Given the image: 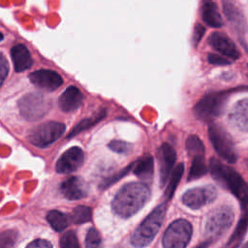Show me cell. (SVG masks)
Returning a JSON list of instances; mask_svg holds the SVG:
<instances>
[{
	"mask_svg": "<svg viewBox=\"0 0 248 248\" xmlns=\"http://www.w3.org/2000/svg\"><path fill=\"white\" fill-rule=\"evenodd\" d=\"M61 248H79L76 233L72 231L67 232L63 234L60 240Z\"/></svg>",
	"mask_w": 248,
	"mask_h": 248,
	"instance_id": "obj_31",
	"label": "cell"
},
{
	"mask_svg": "<svg viewBox=\"0 0 248 248\" xmlns=\"http://www.w3.org/2000/svg\"><path fill=\"white\" fill-rule=\"evenodd\" d=\"M92 217V210L85 205H78L74 208L71 214V220L75 224H83L89 222Z\"/></svg>",
	"mask_w": 248,
	"mask_h": 248,
	"instance_id": "obj_26",
	"label": "cell"
},
{
	"mask_svg": "<svg viewBox=\"0 0 248 248\" xmlns=\"http://www.w3.org/2000/svg\"><path fill=\"white\" fill-rule=\"evenodd\" d=\"M150 189L142 182L125 184L115 195L111 207L114 213L122 218L136 214L149 200Z\"/></svg>",
	"mask_w": 248,
	"mask_h": 248,
	"instance_id": "obj_1",
	"label": "cell"
},
{
	"mask_svg": "<svg viewBox=\"0 0 248 248\" xmlns=\"http://www.w3.org/2000/svg\"><path fill=\"white\" fill-rule=\"evenodd\" d=\"M186 149L190 157L198 154H204V145L201 139L195 135H191L186 140Z\"/></svg>",
	"mask_w": 248,
	"mask_h": 248,
	"instance_id": "obj_27",
	"label": "cell"
},
{
	"mask_svg": "<svg viewBox=\"0 0 248 248\" xmlns=\"http://www.w3.org/2000/svg\"><path fill=\"white\" fill-rule=\"evenodd\" d=\"M49 103L42 94L29 93L18 101L20 114L29 121L42 118L49 109Z\"/></svg>",
	"mask_w": 248,
	"mask_h": 248,
	"instance_id": "obj_9",
	"label": "cell"
},
{
	"mask_svg": "<svg viewBox=\"0 0 248 248\" xmlns=\"http://www.w3.org/2000/svg\"><path fill=\"white\" fill-rule=\"evenodd\" d=\"M207 60L209 63L214 64V65H229L232 63V61L230 59L226 58L225 56H223L221 54H214V53L208 54Z\"/></svg>",
	"mask_w": 248,
	"mask_h": 248,
	"instance_id": "obj_34",
	"label": "cell"
},
{
	"mask_svg": "<svg viewBox=\"0 0 248 248\" xmlns=\"http://www.w3.org/2000/svg\"><path fill=\"white\" fill-rule=\"evenodd\" d=\"M233 91L234 89H230L204 95L194 107L196 117L206 123L212 122L222 113L229 96Z\"/></svg>",
	"mask_w": 248,
	"mask_h": 248,
	"instance_id": "obj_4",
	"label": "cell"
},
{
	"mask_svg": "<svg viewBox=\"0 0 248 248\" xmlns=\"http://www.w3.org/2000/svg\"><path fill=\"white\" fill-rule=\"evenodd\" d=\"M209 170L213 178L232 192L243 206L248 205V182L244 181L235 170L224 165L215 158H211Z\"/></svg>",
	"mask_w": 248,
	"mask_h": 248,
	"instance_id": "obj_2",
	"label": "cell"
},
{
	"mask_svg": "<svg viewBox=\"0 0 248 248\" xmlns=\"http://www.w3.org/2000/svg\"><path fill=\"white\" fill-rule=\"evenodd\" d=\"M184 172V164L183 163H179L175 169L172 170L171 174H170V180L167 186V189L165 191V198L167 200L171 199L178 183L180 182V179L183 175Z\"/></svg>",
	"mask_w": 248,
	"mask_h": 248,
	"instance_id": "obj_25",
	"label": "cell"
},
{
	"mask_svg": "<svg viewBox=\"0 0 248 248\" xmlns=\"http://www.w3.org/2000/svg\"><path fill=\"white\" fill-rule=\"evenodd\" d=\"M229 120L234 128L248 132V98L237 101L229 112Z\"/></svg>",
	"mask_w": 248,
	"mask_h": 248,
	"instance_id": "obj_16",
	"label": "cell"
},
{
	"mask_svg": "<svg viewBox=\"0 0 248 248\" xmlns=\"http://www.w3.org/2000/svg\"><path fill=\"white\" fill-rule=\"evenodd\" d=\"M223 10L226 15V17L231 22V24L236 29V31L239 33H245L246 22L240 10L233 3L229 1L223 2Z\"/></svg>",
	"mask_w": 248,
	"mask_h": 248,
	"instance_id": "obj_19",
	"label": "cell"
},
{
	"mask_svg": "<svg viewBox=\"0 0 248 248\" xmlns=\"http://www.w3.org/2000/svg\"><path fill=\"white\" fill-rule=\"evenodd\" d=\"M2 39H3V34L0 33V41H2Z\"/></svg>",
	"mask_w": 248,
	"mask_h": 248,
	"instance_id": "obj_40",
	"label": "cell"
},
{
	"mask_svg": "<svg viewBox=\"0 0 248 248\" xmlns=\"http://www.w3.org/2000/svg\"><path fill=\"white\" fill-rule=\"evenodd\" d=\"M204 31H205V29L201 23H197L195 25L194 34H193V43L195 46H197L199 44V42L201 41V39L202 38V36L204 34Z\"/></svg>",
	"mask_w": 248,
	"mask_h": 248,
	"instance_id": "obj_36",
	"label": "cell"
},
{
	"mask_svg": "<svg viewBox=\"0 0 248 248\" xmlns=\"http://www.w3.org/2000/svg\"><path fill=\"white\" fill-rule=\"evenodd\" d=\"M26 248H52V245L46 239H36L29 243Z\"/></svg>",
	"mask_w": 248,
	"mask_h": 248,
	"instance_id": "obj_37",
	"label": "cell"
},
{
	"mask_svg": "<svg viewBox=\"0 0 248 248\" xmlns=\"http://www.w3.org/2000/svg\"><path fill=\"white\" fill-rule=\"evenodd\" d=\"M17 239L16 231H5L0 232V248H14Z\"/></svg>",
	"mask_w": 248,
	"mask_h": 248,
	"instance_id": "obj_29",
	"label": "cell"
},
{
	"mask_svg": "<svg viewBox=\"0 0 248 248\" xmlns=\"http://www.w3.org/2000/svg\"><path fill=\"white\" fill-rule=\"evenodd\" d=\"M216 197V188L211 185H205L186 191L182 196V202L192 209H199L212 202Z\"/></svg>",
	"mask_w": 248,
	"mask_h": 248,
	"instance_id": "obj_10",
	"label": "cell"
},
{
	"mask_svg": "<svg viewBox=\"0 0 248 248\" xmlns=\"http://www.w3.org/2000/svg\"><path fill=\"white\" fill-rule=\"evenodd\" d=\"M248 229V208H245L237 223V226L227 242L226 248H237Z\"/></svg>",
	"mask_w": 248,
	"mask_h": 248,
	"instance_id": "obj_22",
	"label": "cell"
},
{
	"mask_svg": "<svg viewBox=\"0 0 248 248\" xmlns=\"http://www.w3.org/2000/svg\"><path fill=\"white\" fill-rule=\"evenodd\" d=\"M208 43L215 50H217V52L231 61L236 60L240 57V52L234 43L224 33H212L208 39Z\"/></svg>",
	"mask_w": 248,
	"mask_h": 248,
	"instance_id": "obj_14",
	"label": "cell"
},
{
	"mask_svg": "<svg viewBox=\"0 0 248 248\" xmlns=\"http://www.w3.org/2000/svg\"><path fill=\"white\" fill-rule=\"evenodd\" d=\"M202 16L204 23L213 28L223 26V18L218 11V6L212 1H205L202 8Z\"/></svg>",
	"mask_w": 248,
	"mask_h": 248,
	"instance_id": "obj_20",
	"label": "cell"
},
{
	"mask_svg": "<svg viewBox=\"0 0 248 248\" xmlns=\"http://www.w3.org/2000/svg\"><path fill=\"white\" fill-rule=\"evenodd\" d=\"M108 148L116 153L126 154L131 150V144L122 140H112L108 143Z\"/></svg>",
	"mask_w": 248,
	"mask_h": 248,
	"instance_id": "obj_33",
	"label": "cell"
},
{
	"mask_svg": "<svg viewBox=\"0 0 248 248\" xmlns=\"http://www.w3.org/2000/svg\"><path fill=\"white\" fill-rule=\"evenodd\" d=\"M247 67H248V64H247Z\"/></svg>",
	"mask_w": 248,
	"mask_h": 248,
	"instance_id": "obj_41",
	"label": "cell"
},
{
	"mask_svg": "<svg viewBox=\"0 0 248 248\" xmlns=\"http://www.w3.org/2000/svg\"><path fill=\"white\" fill-rule=\"evenodd\" d=\"M105 115H106V111L103 110L102 112H100V113L97 115V117H94V118H87V119H84V120L80 121V122L72 130V132L70 133V135L68 136V138H71V137H73V136H76V135L78 134L79 132L90 128L91 126H93L94 124H96L97 122H99L102 118H104Z\"/></svg>",
	"mask_w": 248,
	"mask_h": 248,
	"instance_id": "obj_28",
	"label": "cell"
},
{
	"mask_svg": "<svg viewBox=\"0 0 248 248\" xmlns=\"http://www.w3.org/2000/svg\"><path fill=\"white\" fill-rule=\"evenodd\" d=\"M192 163L188 174V181L197 179L202 175H204L207 171V166L204 160V154H198L191 157Z\"/></svg>",
	"mask_w": 248,
	"mask_h": 248,
	"instance_id": "obj_23",
	"label": "cell"
},
{
	"mask_svg": "<svg viewBox=\"0 0 248 248\" xmlns=\"http://www.w3.org/2000/svg\"><path fill=\"white\" fill-rule=\"evenodd\" d=\"M60 191L68 200H79L87 196L88 187L86 182L78 176H72L64 180L60 185Z\"/></svg>",
	"mask_w": 248,
	"mask_h": 248,
	"instance_id": "obj_15",
	"label": "cell"
},
{
	"mask_svg": "<svg viewBox=\"0 0 248 248\" xmlns=\"http://www.w3.org/2000/svg\"><path fill=\"white\" fill-rule=\"evenodd\" d=\"M133 165H134V163L131 164V165H129V166L126 167L125 169L121 170H120L118 173H116L115 175H111V176H109L108 178H106V179L101 183V188H102V189H105V188H108V186H110L111 184L115 183L117 180H119L121 177H123L125 174H127V173L130 171V170L133 168Z\"/></svg>",
	"mask_w": 248,
	"mask_h": 248,
	"instance_id": "obj_32",
	"label": "cell"
},
{
	"mask_svg": "<svg viewBox=\"0 0 248 248\" xmlns=\"http://www.w3.org/2000/svg\"><path fill=\"white\" fill-rule=\"evenodd\" d=\"M29 79L34 85L46 91H53L63 83V79L58 73L47 69H41L31 73Z\"/></svg>",
	"mask_w": 248,
	"mask_h": 248,
	"instance_id": "obj_13",
	"label": "cell"
},
{
	"mask_svg": "<svg viewBox=\"0 0 248 248\" xmlns=\"http://www.w3.org/2000/svg\"><path fill=\"white\" fill-rule=\"evenodd\" d=\"M242 248H248V241L243 245V247Z\"/></svg>",
	"mask_w": 248,
	"mask_h": 248,
	"instance_id": "obj_39",
	"label": "cell"
},
{
	"mask_svg": "<svg viewBox=\"0 0 248 248\" xmlns=\"http://www.w3.org/2000/svg\"><path fill=\"white\" fill-rule=\"evenodd\" d=\"M11 57L16 72H23L32 66V57L24 45H16L11 49Z\"/></svg>",
	"mask_w": 248,
	"mask_h": 248,
	"instance_id": "obj_18",
	"label": "cell"
},
{
	"mask_svg": "<svg viewBox=\"0 0 248 248\" xmlns=\"http://www.w3.org/2000/svg\"><path fill=\"white\" fill-rule=\"evenodd\" d=\"M159 159V177L161 187L165 186L168 182L171 170L176 160V152L174 148L169 143H163L158 152Z\"/></svg>",
	"mask_w": 248,
	"mask_h": 248,
	"instance_id": "obj_12",
	"label": "cell"
},
{
	"mask_svg": "<svg viewBox=\"0 0 248 248\" xmlns=\"http://www.w3.org/2000/svg\"><path fill=\"white\" fill-rule=\"evenodd\" d=\"M193 229L185 219L173 221L165 231L162 243L164 248H186L192 236Z\"/></svg>",
	"mask_w": 248,
	"mask_h": 248,
	"instance_id": "obj_7",
	"label": "cell"
},
{
	"mask_svg": "<svg viewBox=\"0 0 248 248\" xmlns=\"http://www.w3.org/2000/svg\"><path fill=\"white\" fill-rule=\"evenodd\" d=\"M85 247L86 248H103L100 233L94 228L90 229L87 232L86 238H85Z\"/></svg>",
	"mask_w": 248,
	"mask_h": 248,
	"instance_id": "obj_30",
	"label": "cell"
},
{
	"mask_svg": "<svg viewBox=\"0 0 248 248\" xmlns=\"http://www.w3.org/2000/svg\"><path fill=\"white\" fill-rule=\"evenodd\" d=\"M208 137L215 151L220 157L228 163H235L237 154L233 141L222 126L218 124H211L208 128Z\"/></svg>",
	"mask_w": 248,
	"mask_h": 248,
	"instance_id": "obj_6",
	"label": "cell"
},
{
	"mask_svg": "<svg viewBox=\"0 0 248 248\" xmlns=\"http://www.w3.org/2000/svg\"><path fill=\"white\" fill-rule=\"evenodd\" d=\"M167 211V204L161 203L155 207L134 232L131 242L137 248L147 246L158 233Z\"/></svg>",
	"mask_w": 248,
	"mask_h": 248,
	"instance_id": "obj_3",
	"label": "cell"
},
{
	"mask_svg": "<svg viewBox=\"0 0 248 248\" xmlns=\"http://www.w3.org/2000/svg\"><path fill=\"white\" fill-rule=\"evenodd\" d=\"M209 244H210V242H209V241H204V242H202V243L199 244L196 248H207Z\"/></svg>",
	"mask_w": 248,
	"mask_h": 248,
	"instance_id": "obj_38",
	"label": "cell"
},
{
	"mask_svg": "<svg viewBox=\"0 0 248 248\" xmlns=\"http://www.w3.org/2000/svg\"><path fill=\"white\" fill-rule=\"evenodd\" d=\"M233 209L230 205H220L212 209L204 224V236L206 241H214L220 238L232 226L233 222Z\"/></svg>",
	"mask_w": 248,
	"mask_h": 248,
	"instance_id": "obj_5",
	"label": "cell"
},
{
	"mask_svg": "<svg viewBox=\"0 0 248 248\" xmlns=\"http://www.w3.org/2000/svg\"><path fill=\"white\" fill-rule=\"evenodd\" d=\"M134 173L143 181H150L154 172V161L150 155L143 156L133 165Z\"/></svg>",
	"mask_w": 248,
	"mask_h": 248,
	"instance_id": "obj_21",
	"label": "cell"
},
{
	"mask_svg": "<svg viewBox=\"0 0 248 248\" xmlns=\"http://www.w3.org/2000/svg\"><path fill=\"white\" fill-rule=\"evenodd\" d=\"M65 125L56 121H49L33 128L29 135V141L39 147H46L58 140L65 132Z\"/></svg>",
	"mask_w": 248,
	"mask_h": 248,
	"instance_id": "obj_8",
	"label": "cell"
},
{
	"mask_svg": "<svg viewBox=\"0 0 248 248\" xmlns=\"http://www.w3.org/2000/svg\"><path fill=\"white\" fill-rule=\"evenodd\" d=\"M83 95L76 86H69L60 96L59 105L63 111L70 112L78 108L82 103Z\"/></svg>",
	"mask_w": 248,
	"mask_h": 248,
	"instance_id": "obj_17",
	"label": "cell"
},
{
	"mask_svg": "<svg viewBox=\"0 0 248 248\" xmlns=\"http://www.w3.org/2000/svg\"><path fill=\"white\" fill-rule=\"evenodd\" d=\"M46 220L48 221L52 229H54L56 232L64 231L70 223L69 217L58 210L49 211L46 215Z\"/></svg>",
	"mask_w": 248,
	"mask_h": 248,
	"instance_id": "obj_24",
	"label": "cell"
},
{
	"mask_svg": "<svg viewBox=\"0 0 248 248\" xmlns=\"http://www.w3.org/2000/svg\"><path fill=\"white\" fill-rule=\"evenodd\" d=\"M9 73V63L5 56L0 53V86L4 82L7 75Z\"/></svg>",
	"mask_w": 248,
	"mask_h": 248,
	"instance_id": "obj_35",
	"label": "cell"
},
{
	"mask_svg": "<svg viewBox=\"0 0 248 248\" xmlns=\"http://www.w3.org/2000/svg\"><path fill=\"white\" fill-rule=\"evenodd\" d=\"M84 153L78 146L66 150L57 160L55 170L58 173H70L77 170L83 163Z\"/></svg>",
	"mask_w": 248,
	"mask_h": 248,
	"instance_id": "obj_11",
	"label": "cell"
}]
</instances>
